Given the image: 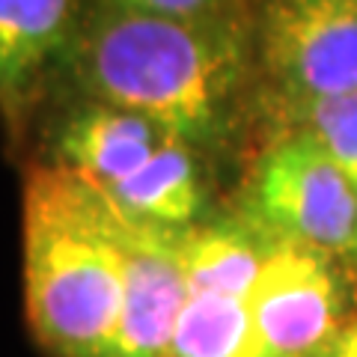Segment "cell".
<instances>
[{
	"mask_svg": "<svg viewBox=\"0 0 357 357\" xmlns=\"http://www.w3.org/2000/svg\"><path fill=\"white\" fill-rule=\"evenodd\" d=\"M63 57L84 98L149 116L199 152L236 134L259 84L248 18L182 21L98 0Z\"/></svg>",
	"mask_w": 357,
	"mask_h": 357,
	"instance_id": "obj_1",
	"label": "cell"
},
{
	"mask_svg": "<svg viewBox=\"0 0 357 357\" xmlns=\"http://www.w3.org/2000/svg\"><path fill=\"white\" fill-rule=\"evenodd\" d=\"M126 298L122 208L93 178L39 167L24 188V304L54 357H107Z\"/></svg>",
	"mask_w": 357,
	"mask_h": 357,
	"instance_id": "obj_2",
	"label": "cell"
},
{
	"mask_svg": "<svg viewBox=\"0 0 357 357\" xmlns=\"http://www.w3.org/2000/svg\"><path fill=\"white\" fill-rule=\"evenodd\" d=\"M238 215L280 244L345 262L357 232V182L301 131H274L241 188Z\"/></svg>",
	"mask_w": 357,
	"mask_h": 357,
	"instance_id": "obj_3",
	"label": "cell"
},
{
	"mask_svg": "<svg viewBox=\"0 0 357 357\" xmlns=\"http://www.w3.org/2000/svg\"><path fill=\"white\" fill-rule=\"evenodd\" d=\"M253 42L259 96L325 98L357 89V0H265Z\"/></svg>",
	"mask_w": 357,
	"mask_h": 357,
	"instance_id": "obj_4",
	"label": "cell"
},
{
	"mask_svg": "<svg viewBox=\"0 0 357 357\" xmlns=\"http://www.w3.org/2000/svg\"><path fill=\"white\" fill-rule=\"evenodd\" d=\"M342 259L277 244L248 298L256 357H328L349 325Z\"/></svg>",
	"mask_w": 357,
	"mask_h": 357,
	"instance_id": "obj_5",
	"label": "cell"
},
{
	"mask_svg": "<svg viewBox=\"0 0 357 357\" xmlns=\"http://www.w3.org/2000/svg\"><path fill=\"white\" fill-rule=\"evenodd\" d=\"M126 298L107 357H167L191 286L178 259V229L134 220L122 211Z\"/></svg>",
	"mask_w": 357,
	"mask_h": 357,
	"instance_id": "obj_6",
	"label": "cell"
},
{
	"mask_svg": "<svg viewBox=\"0 0 357 357\" xmlns=\"http://www.w3.org/2000/svg\"><path fill=\"white\" fill-rule=\"evenodd\" d=\"M170 137L155 119L84 98L57 128V164L93 178L102 188L126 182Z\"/></svg>",
	"mask_w": 357,
	"mask_h": 357,
	"instance_id": "obj_7",
	"label": "cell"
},
{
	"mask_svg": "<svg viewBox=\"0 0 357 357\" xmlns=\"http://www.w3.org/2000/svg\"><path fill=\"white\" fill-rule=\"evenodd\" d=\"M277 244L236 211L178 229V259L191 292L248 301Z\"/></svg>",
	"mask_w": 357,
	"mask_h": 357,
	"instance_id": "obj_8",
	"label": "cell"
},
{
	"mask_svg": "<svg viewBox=\"0 0 357 357\" xmlns=\"http://www.w3.org/2000/svg\"><path fill=\"white\" fill-rule=\"evenodd\" d=\"M199 152L182 137H170L134 176L105 188L128 218L164 229H188L199 223L206 203Z\"/></svg>",
	"mask_w": 357,
	"mask_h": 357,
	"instance_id": "obj_9",
	"label": "cell"
},
{
	"mask_svg": "<svg viewBox=\"0 0 357 357\" xmlns=\"http://www.w3.org/2000/svg\"><path fill=\"white\" fill-rule=\"evenodd\" d=\"M77 0H0V98H15L77 33Z\"/></svg>",
	"mask_w": 357,
	"mask_h": 357,
	"instance_id": "obj_10",
	"label": "cell"
},
{
	"mask_svg": "<svg viewBox=\"0 0 357 357\" xmlns=\"http://www.w3.org/2000/svg\"><path fill=\"white\" fill-rule=\"evenodd\" d=\"M256 107L277 131L312 137L357 182V89L325 98H274L256 93Z\"/></svg>",
	"mask_w": 357,
	"mask_h": 357,
	"instance_id": "obj_11",
	"label": "cell"
},
{
	"mask_svg": "<svg viewBox=\"0 0 357 357\" xmlns=\"http://www.w3.org/2000/svg\"><path fill=\"white\" fill-rule=\"evenodd\" d=\"M167 357H256L248 301L191 292Z\"/></svg>",
	"mask_w": 357,
	"mask_h": 357,
	"instance_id": "obj_12",
	"label": "cell"
},
{
	"mask_svg": "<svg viewBox=\"0 0 357 357\" xmlns=\"http://www.w3.org/2000/svg\"><path fill=\"white\" fill-rule=\"evenodd\" d=\"M134 13L182 18V21H215V18H244L241 0H110Z\"/></svg>",
	"mask_w": 357,
	"mask_h": 357,
	"instance_id": "obj_13",
	"label": "cell"
},
{
	"mask_svg": "<svg viewBox=\"0 0 357 357\" xmlns=\"http://www.w3.org/2000/svg\"><path fill=\"white\" fill-rule=\"evenodd\" d=\"M328 357H357V316L349 319V325L340 333V340L333 342Z\"/></svg>",
	"mask_w": 357,
	"mask_h": 357,
	"instance_id": "obj_14",
	"label": "cell"
},
{
	"mask_svg": "<svg viewBox=\"0 0 357 357\" xmlns=\"http://www.w3.org/2000/svg\"><path fill=\"white\" fill-rule=\"evenodd\" d=\"M345 268H351V271L357 274V232H354V244H351V250H349V256H345Z\"/></svg>",
	"mask_w": 357,
	"mask_h": 357,
	"instance_id": "obj_15",
	"label": "cell"
}]
</instances>
